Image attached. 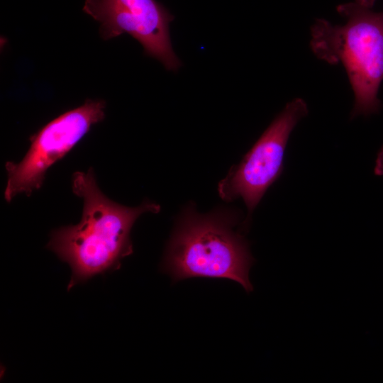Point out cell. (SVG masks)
Wrapping results in <instances>:
<instances>
[{"label": "cell", "mask_w": 383, "mask_h": 383, "mask_svg": "<svg viewBox=\"0 0 383 383\" xmlns=\"http://www.w3.org/2000/svg\"><path fill=\"white\" fill-rule=\"evenodd\" d=\"M73 193L83 201L80 221L52 231L47 248L67 263L71 277L67 290L91 277L121 267L133 252L131 228L144 213H158L159 204L145 200L128 207L106 196L99 187L94 170L72 174Z\"/></svg>", "instance_id": "1"}, {"label": "cell", "mask_w": 383, "mask_h": 383, "mask_svg": "<svg viewBox=\"0 0 383 383\" xmlns=\"http://www.w3.org/2000/svg\"><path fill=\"white\" fill-rule=\"evenodd\" d=\"M375 0L340 4L343 25L317 19L311 28V48L327 63L343 66L355 95L351 118L377 113L383 80V11L372 9Z\"/></svg>", "instance_id": "2"}, {"label": "cell", "mask_w": 383, "mask_h": 383, "mask_svg": "<svg viewBox=\"0 0 383 383\" xmlns=\"http://www.w3.org/2000/svg\"><path fill=\"white\" fill-rule=\"evenodd\" d=\"M235 214L217 211L200 214L191 206L181 214L167 244L162 270L174 282L192 277L228 279L249 293L254 263L248 243L233 230Z\"/></svg>", "instance_id": "3"}, {"label": "cell", "mask_w": 383, "mask_h": 383, "mask_svg": "<svg viewBox=\"0 0 383 383\" xmlns=\"http://www.w3.org/2000/svg\"><path fill=\"white\" fill-rule=\"evenodd\" d=\"M105 108L102 99H87L30 135V145L23 159L5 164L7 181L4 197L6 202L18 194L29 196L40 189L48 169L63 158L93 126L104 119Z\"/></svg>", "instance_id": "4"}, {"label": "cell", "mask_w": 383, "mask_h": 383, "mask_svg": "<svg viewBox=\"0 0 383 383\" xmlns=\"http://www.w3.org/2000/svg\"><path fill=\"white\" fill-rule=\"evenodd\" d=\"M307 113L308 107L302 99L288 103L241 162L219 182L218 192L223 200L243 199L248 210L243 223L244 229H248L252 213L267 189L282 174L290 134Z\"/></svg>", "instance_id": "5"}, {"label": "cell", "mask_w": 383, "mask_h": 383, "mask_svg": "<svg viewBox=\"0 0 383 383\" xmlns=\"http://www.w3.org/2000/svg\"><path fill=\"white\" fill-rule=\"evenodd\" d=\"M83 11L100 23L104 40L128 33L143 46L146 55L166 70L177 71L182 62L172 48L170 23L174 16L157 0H85Z\"/></svg>", "instance_id": "6"}, {"label": "cell", "mask_w": 383, "mask_h": 383, "mask_svg": "<svg viewBox=\"0 0 383 383\" xmlns=\"http://www.w3.org/2000/svg\"><path fill=\"white\" fill-rule=\"evenodd\" d=\"M374 173L377 176H383V146L379 150L375 160Z\"/></svg>", "instance_id": "7"}]
</instances>
